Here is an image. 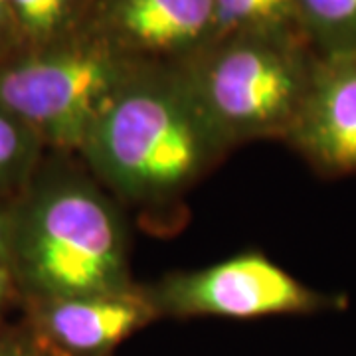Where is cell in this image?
<instances>
[{"label":"cell","mask_w":356,"mask_h":356,"mask_svg":"<svg viewBox=\"0 0 356 356\" xmlns=\"http://www.w3.org/2000/svg\"><path fill=\"white\" fill-rule=\"evenodd\" d=\"M10 248L26 305L135 285L125 220L102 184L74 168L40 165L14 196Z\"/></svg>","instance_id":"1"},{"label":"cell","mask_w":356,"mask_h":356,"mask_svg":"<svg viewBox=\"0 0 356 356\" xmlns=\"http://www.w3.org/2000/svg\"><path fill=\"white\" fill-rule=\"evenodd\" d=\"M226 149L186 81L133 76L95 119L77 153L117 198L161 204L191 188Z\"/></svg>","instance_id":"2"},{"label":"cell","mask_w":356,"mask_h":356,"mask_svg":"<svg viewBox=\"0 0 356 356\" xmlns=\"http://www.w3.org/2000/svg\"><path fill=\"white\" fill-rule=\"evenodd\" d=\"M131 79V67L109 46H70L0 67V107L46 145L79 151L95 119Z\"/></svg>","instance_id":"3"},{"label":"cell","mask_w":356,"mask_h":356,"mask_svg":"<svg viewBox=\"0 0 356 356\" xmlns=\"http://www.w3.org/2000/svg\"><path fill=\"white\" fill-rule=\"evenodd\" d=\"M309 79L277 46L242 40L218 51L186 86L218 137L232 147L266 137L285 139Z\"/></svg>","instance_id":"4"},{"label":"cell","mask_w":356,"mask_h":356,"mask_svg":"<svg viewBox=\"0 0 356 356\" xmlns=\"http://www.w3.org/2000/svg\"><path fill=\"white\" fill-rule=\"evenodd\" d=\"M145 291L159 318L250 321L271 315H307L343 305V299L313 291L259 252L232 255L192 271L168 273Z\"/></svg>","instance_id":"5"},{"label":"cell","mask_w":356,"mask_h":356,"mask_svg":"<svg viewBox=\"0 0 356 356\" xmlns=\"http://www.w3.org/2000/svg\"><path fill=\"white\" fill-rule=\"evenodd\" d=\"M159 321L145 287L28 305V327L56 356H111L129 337Z\"/></svg>","instance_id":"6"},{"label":"cell","mask_w":356,"mask_h":356,"mask_svg":"<svg viewBox=\"0 0 356 356\" xmlns=\"http://www.w3.org/2000/svg\"><path fill=\"white\" fill-rule=\"evenodd\" d=\"M285 139L327 172L356 170V54L331 56L309 79Z\"/></svg>","instance_id":"7"},{"label":"cell","mask_w":356,"mask_h":356,"mask_svg":"<svg viewBox=\"0 0 356 356\" xmlns=\"http://www.w3.org/2000/svg\"><path fill=\"white\" fill-rule=\"evenodd\" d=\"M111 20L135 48L178 50L216 28V0H117Z\"/></svg>","instance_id":"8"},{"label":"cell","mask_w":356,"mask_h":356,"mask_svg":"<svg viewBox=\"0 0 356 356\" xmlns=\"http://www.w3.org/2000/svg\"><path fill=\"white\" fill-rule=\"evenodd\" d=\"M46 143L22 119L0 107V196L14 198L42 165Z\"/></svg>","instance_id":"9"},{"label":"cell","mask_w":356,"mask_h":356,"mask_svg":"<svg viewBox=\"0 0 356 356\" xmlns=\"http://www.w3.org/2000/svg\"><path fill=\"white\" fill-rule=\"evenodd\" d=\"M295 6L331 56L356 54V0H295Z\"/></svg>","instance_id":"10"},{"label":"cell","mask_w":356,"mask_h":356,"mask_svg":"<svg viewBox=\"0 0 356 356\" xmlns=\"http://www.w3.org/2000/svg\"><path fill=\"white\" fill-rule=\"evenodd\" d=\"M295 0H216L218 30H257L283 22Z\"/></svg>","instance_id":"11"},{"label":"cell","mask_w":356,"mask_h":356,"mask_svg":"<svg viewBox=\"0 0 356 356\" xmlns=\"http://www.w3.org/2000/svg\"><path fill=\"white\" fill-rule=\"evenodd\" d=\"M74 0H10V16L34 38L54 34L70 14Z\"/></svg>","instance_id":"12"},{"label":"cell","mask_w":356,"mask_h":356,"mask_svg":"<svg viewBox=\"0 0 356 356\" xmlns=\"http://www.w3.org/2000/svg\"><path fill=\"white\" fill-rule=\"evenodd\" d=\"M10 206L13 198L0 196V327L2 318L14 301L20 299L16 285L13 264V248H10Z\"/></svg>","instance_id":"13"},{"label":"cell","mask_w":356,"mask_h":356,"mask_svg":"<svg viewBox=\"0 0 356 356\" xmlns=\"http://www.w3.org/2000/svg\"><path fill=\"white\" fill-rule=\"evenodd\" d=\"M0 356H56L46 344L24 327H0Z\"/></svg>","instance_id":"14"},{"label":"cell","mask_w":356,"mask_h":356,"mask_svg":"<svg viewBox=\"0 0 356 356\" xmlns=\"http://www.w3.org/2000/svg\"><path fill=\"white\" fill-rule=\"evenodd\" d=\"M10 16V0H0V26Z\"/></svg>","instance_id":"15"}]
</instances>
